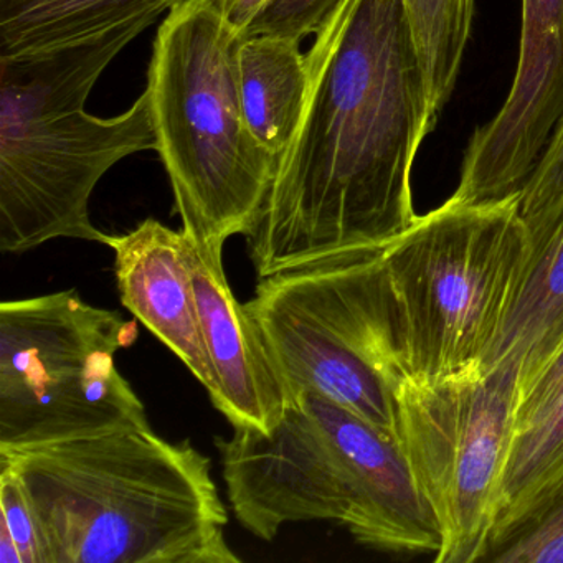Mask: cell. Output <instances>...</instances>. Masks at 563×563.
Returning a JSON list of instances; mask_svg holds the SVG:
<instances>
[{
    "mask_svg": "<svg viewBox=\"0 0 563 563\" xmlns=\"http://www.w3.org/2000/svg\"><path fill=\"white\" fill-rule=\"evenodd\" d=\"M306 55L308 103L245 236L260 279L418 220L411 170L437 121L404 2L345 0Z\"/></svg>",
    "mask_w": 563,
    "mask_h": 563,
    "instance_id": "obj_1",
    "label": "cell"
},
{
    "mask_svg": "<svg viewBox=\"0 0 563 563\" xmlns=\"http://www.w3.org/2000/svg\"><path fill=\"white\" fill-rule=\"evenodd\" d=\"M34 510L42 563H239L212 461L126 427L0 450Z\"/></svg>",
    "mask_w": 563,
    "mask_h": 563,
    "instance_id": "obj_2",
    "label": "cell"
},
{
    "mask_svg": "<svg viewBox=\"0 0 563 563\" xmlns=\"http://www.w3.org/2000/svg\"><path fill=\"white\" fill-rule=\"evenodd\" d=\"M217 438L230 506L243 527L272 542L286 523L334 520L357 542L397 553L441 549V532L394 438L322 395L289 400L263 431Z\"/></svg>",
    "mask_w": 563,
    "mask_h": 563,
    "instance_id": "obj_3",
    "label": "cell"
},
{
    "mask_svg": "<svg viewBox=\"0 0 563 563\" xmlns=\"http://www.w3.org/2000/svg\"><path fill=\"white\" fill-rule=\"evenodd\" d=\"M151 22L22 58H0V250L21 255L57 239L108 245L90 199L121 161L156 151L146 91L117 118L87 101L111 62Z\"/></svg>",
    "mask_w": 563,
    "mask_h": 563,
    "instance_id": "obj_4",
    "label": "cell"
},
{
    "mask_svg": "<svg viewBox=\"0 0 563 563\" xmlns=\"http://www.w3.org/2000/svg\"><path fill=\"white\" fill-rule=\"evenodd\" d=\"M240 42L209 0H183L157 31L147 74L156 151L183 230L222 249L252 232L278 167L243 113Z\"/></svg>",
    "mask_w": 563,
    "mask_h": 563,
    "instance_id": "obj_5",
    "label": "cell"
},
{
    "mask_svg": "<svg viewBox=\"0 0 563 563\" xmlns=\"http://www.w3.org/2000/svg\"><path fill=\"white\" fill-rule=\"evenodd\" d=\"M372 253L408 378L483 368L529 258L519 197L477 206L448 199Z\"/></svg>",
    "mask_w": 563,
    "mask_h": 563,
    "instance_id": "obj_6",
    "label": "cell"
},
{
    "mask_svg": "<svg viewBox=\"0 0 563 563\" xmlns=\"http://www.w3.org/2000/svg\"><path fill=\"white\" fill-rule=\"evenodd\" d=\"M371 250L266 276L245 308L289 400L322 395L400 443L408 375Z\"/></svg>",
    "mask_w": 563,
    "mask_h": 563,
    "instance_id": "obj_7",
    "label": "cell"
},
{
    "mask_svg": "<svg viewBox=\"0 0 563 563\" xmlns=\"http://www.w3.org/2000/svg\"><path fill=\"white\" fill-rule=\"evenodd\" d=\"M136 321L75 289L0 305V450L150 427L114 364Z\"/></svg>",
    "mask_w": 563,
    "mask_h": 563,
    "instance_id": "obj_8",
    "label": "cell"
},
{
    "mask_svg": "<svg viewBox=\"0 0 563 563\" xmlns=\"http://www.w3.org/2000/svg\"><path fill=\"white\" fill-rule=\"evenodd\" d=\"M517 388V368L496 365L397 391L401 448L440 527L434 562H479L489 542Z\"/></svg>",
    "mask_w": 563,
    "mask_h": 563,
    "instance_id": "obj_9",
    "label": "cell"
},
{
    "mask_svg": "<svg viewBox=\"0 0 563 563\" xmlns=\"http://www.w3.org/2000/svg\"><path fill=\"white\" fill-rule=\"evenodd\" d=\"M563 121V0H522L512 87L489 123L474 131L453 202L519 197Z\"/></svg>",
    "mask_w": 563,
    "mask_h": 563,
    "instance_id": "obj_10",
    "label": "cell"
},
{
    "mask_svg": "<svg viewBox=\"0 0 563 563\" xmlns=\"http://www.w3.org/2000/svg\"><path fill=\"white\" fill-rule=\"evenodd\" d=\"M186 252L216 378L210 400L233 428L272 430L288 407L289 394L245 302L233 296L223 249L203 245L186 233Z\"/></svg>",
    "mask_w": 563,
    "mask_h": 563,
    "instance_id": "obj_11",
    "label": "cell"
},
{
    "mask_svg": "<svg viewBox=\"0 0 563 563\" xmlns=\"http://www.w3.org/2000/svg\"><path fill=\"white\" fill-rule=\"evenodd\" d=\"M107 246L114 253V275L124 308L212 394L216 378L203 341L184 230L147 219L124 235H110Z\"/></svg>",
    "mask_w": 563,
    "mask_h": 563,
    "instance_id": "obj_12",
    "label": "cell"
},
{
    "mask_svg": "<svg viewBox=\"0 0 563 563\" xmlns=\"http://www.w3.org/2000/svg\"><path fill=\"white\" fill-rule=\"evenodd\" d=\"M562 342L563 203L552 222L530 236L522 278L483 367H516L519 391Z\"/></svg>",
    "mask_w": 563,
    "mask_h": 563,
    "instance_id": "obj_13",
    "label": "cell"
},
{
    "mask_svg": "<svg viewBox=\"0 0 563 563\" xmlns=\"http://www.w3.org/2000/svg\"><path fill=\"white\" fill-rule=\"evenodd\" d=\"M183 0H0V58L74 47L137 22L156 24Z\"/></svg>",
    "mask_w": 563,
    "mask_h": 563,
    "instance_id": "obj_14",
    "label": "cell"
},
{
    "mask_svg": "<svg viewBox=\"0 0 563 563\" xmlns=\"http://www.w3.org/2000/svg\"><path fill=\"white\" fill-rule=\"evenodd\" d=\"M298 42L275 35H246L239 47L243 113L253 136L282 157L295 137L308 103L309 62Z\"/></svg>",
    "mask_w": 563,
    "mask_h": 563,
    "instance_id": "obj_15",
    "label": "cell"
},
{
    "mask_svg": "<svg viewBox=\"0 0 563 563\" xmlns=\"http://www.w3.org/2000/svg\"><path fill=\"white\" fill-rule=\"evenodd\" d=\"M563 483V398L514 433L500 476L493 533L506 529Z\"/></svg>",
    "mask_w": 563,
    "mask_h": 563,
    "instance_id": "obj_16",
    "label": "cell"
},
{
    "mask_svg": "<svg viewBox=\"0 0 563 563\" xmlns=\"http://www.w3.org/2000/svg\"><path fill=\"white\" fill-rule=\"evenodd\" d=\"M438 123L456 88L473 31L474 0H401Z\"/></svg>",
    "mask_w": 563,
    "mask_h": 563,
    "instance_id": "obj_17",
    "label": "cell"
},
{
    "mask_svg": "<svg viewBox=\"0 0 563 563\" xmlns=\"http://www.w3.org/2000/svg\"><path fill=\"white\" fill-rule=\"evenodd\" d=\"M479 562L563 563V483L494 533Z\"/></svg>",
    "mask_w": 563,
    "mask_h": 563,
    "instance_id": "obj_18",
    "label": "cell"
},
{
    "mask_svg": "<svg viewBox=\"0 0 563 563\" xmlns=\"http://www.w3.org/2000/svg\"><path fill=\"white\" fill-rule=\"evenodd\" d=\"M0 563H42L34 510L19 477L0 467Z\"/></svg>",
    "mask_w": 563,
    "mask_h": 563,
    "instance_id": "obj_19",
    "label": "cell"
},
{
    "mask_svg": "<svg viewBox=\"0 0 563 563\" xmlns=\"http://www.w3.org/2000/svg\"><path fill=\"white\" fill-rule=\"evenodd\" d=\"M563 203V121L542 161L519 196V210L529 235L545 229Z\"/></svg>",
    "mask_w": 563,
    "mask_h": 563,
    "instance_id": "obj_20",
    "label": "cell"
},
{
    "mask_svg": "<svg viewBox=\"0 0 563 563\" xmlns=\"http://www.w3.org/2000/svg\"><path fill=\"white\" fill-rule=\"evenodd\" d=\"M345 0H269L265 11L246 29V35H275L301 44L334 18Z\"/></svg>",
    "mask_w": 563,
    "mask_h": 563,
    "instance_id": "obj_21",
    "label": "cell"
},
{
    "mask_svg": "<svg viewBox=\"0 0 563 563\" xmlns=\"http://www.w3.org/2000/svg\"><path fill=\"white\" fill-rule=\"evenodd\" d=\"M563 398V342L540 371L517 391L514 433L542 417Z\"/></svg>",
    "mask_w": 563,
    "mask_h": 563,
    "instance_id": "obj_22",
    "label": "cell"
},
{
    "mask_svg": "<svg viewBox=\"0 0 563 563\" xmlns=\"http://www.w3.org/2000/svg\"><path fill=\"white\" fill-rule=\"evenodd\" d=\"M209 2L225 19L227 24L240 35L245 34L246 29L269 4V0H209Z\"/></svg>",
    "mask_w": 563,
    "mask_h": 563,
    "instance_id": "obj_23",
    "label": "cell"
}]
</instances>
